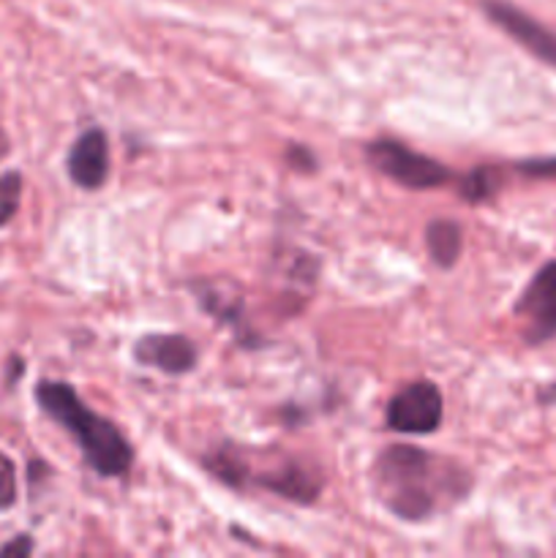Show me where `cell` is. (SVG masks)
Returning <instances> with one entry per match:
<instances>
[{"label": "cell", "instance_id": "cell-1", "mask_svg": "<svg viewBox=\"0 0 556 558\" xmlns=\"http://www.w3.org/2000/svg\"><path fill=\"white\" fill-rule=\"evenodd\" d=\"M371 483L382 505L409 523L428 521L442 507L467 499L472 488L467 469L412 445L385 447L371 469Z\"/></svg>", "mask_w": 556, "mask_h": 558}, {"label": "cell", "instance_id": "cell-2", "mask_svg": "<svg viewBox=\"0 0 556 558\" xmlns=\"http://www.w3.org/2000/svg\"><path fill=\"white\" fill-rule=\"evenodd\" d=\"M36 403L52 423H58L80 447L82 458L98 477H125L134 463V447L118 425L93 412L69 381L41 379L36 385Z\"/></svg>", "mask_w": 556, "mask_h": 558}, {"label": "cell", "instance_id": "cell-3", "mask_svg": "<svg viewBox=\"0 0 556 558\" xmlns=\"http://www.w3.org/2000/svg\"><path fill=\"white\" fill-rule=\"evenodd\" d=\"M202 466L213 480L232 490H249L256 485L262 490H270L273 496H281V499L303 507L314 505L325 485L316 469H309L298 458L276 450L254 456L249 447L232 445V441L213 447L202 458Z\"/></svg>", "mask_w": 556, "mask_h": 558}, {"label": "cell", "instance_id": "cell-4", "mask_svg": "<svg viewBox=\"0 0 556 558\" xmlns=\"http://www.w3.org/2000/svg\"><path fill=\"white\" fill-rule=\"evenodd\" d=\"M365 158H368L376 172L385 174L392 183L403 185V189L431 191L452 180V172L445 163L425 156V153L412 150V147L392 140V136H379V140L368 142Z\"/></svg>", "mask_w": 556, "mask_h": 558}, {"label": "cell", "instance_id": "cell-5", "mask_svg": "<svg viewBox=\"0 0 556 558\" xmlns=\"http://www.w3.org/2000/svg\"><path fill=\"white\" fill-rule=\"evenodd\" d=\"M442 417H445V398H442L439 387L428 379L401 387L390 398L385 412L387 428L409 436L434 434L439 430Z\"/></svg>", "mask_w": 556, "mask_h": 558}, {"label": "cell", "instance_id": "cell-6", "mask_svg": "<svg viewBox=\"0 0 556 558\" xmlns=\"http://www.w3.org/2000/svg\"><path fill=\"white\" fill-rule=\"evenodd\" d=\"M521 322V338L527 347H543L556 338V262H545L512 308Z\"/></svg>", "mask_w": 556, "mask_h": 558}, {"label": "cell", "instance_id": "cell-7", "mask_svg": "<svg viewBox=\"0 0 556 558\" xmlns=\"http://www.w3.org/2000/svg\"><path fill=\"white\" fill-rule=\"evenodd\" d=\"M483 14L494 22L499 31H505L518 47L527 49L534 60L551 65L556 71V33L548 31L543 22L529 16L510 0H480Z\"/></svg>", "mask_w": 556, "mask_h": 558}, {"label": "cell", "instance_id": "cell-8", "mask_svg": "<svg viewBox=\"0 0 556 558\" xmlns=\"http://www.w3.org/2000/svg\"><path fill=\"white\" fill-rule=\"evenodd\" d=\"M131 357L145 368H156L169 376H183L196 368V352L194 341L180 332H150L142 336L131 349Z\"/></svg>", "mask_w": 556, "mask_h": 558}, {"label": "cell", "instance_id": "cell-9", "mask_svg": "<svg viewBox=\"0 0 556 558\" xmlns=\"http://www.w3.org/2000/svg\"><path fill=\"white\" fill-rule=\"evenodd\" d=\"M65 172L82 191H98L109 178V140L101 129L82 131L65 156Z\"/></svg>", "mask_w": 556, "mask_h": 558}, {"label": "cell", "instance_id": "cell-10", "mask_svg": "<svg viewBox=\"0 0 556 558\" xmlns=\"http://www.w3.org/2000/svg\"><path fill=\"white\" fill-rule=\"evenodd\" d=\"M425 248H428L431 262L442 270H450L463 251V232L461 223L450 218H436L425 227Z\"/></svg>", "mask_w": 556, "mask_h": 558}, {"label": "cell", "instance_id": "cell-11", "mask_svg": "<svg viewBox=\"0 0 556 558\" xmlns=\"http://www.w3.org/2000/svg\"><path fill=\"white\" fill-rule=\"evenodd\" d=\"M505 185V172L494 163H483V167H474L458 180V194L469 205H483V202L494 199L496 194Z\"/></svg>", "mask_w": 556, "mask_h": 558}, {"label": "cell", "instance_id": "cell-12", "mask_svg": "<svg viewBox=\"0 0 556 558\" xmlns=\"http://www.w3.org/2000/svg\"><path fill=\"white\" fill-rule=\"evenodd\" d=\"M22 199V174L20 172H5L0 174V227L11 221L20 210Z\"/></svg>", "mask_w": 556, "mask_h": 558}, {"label": "cell", "instance_id": "cell-13", "mask_svg": "<svg viewBox=\"0 0 556 558\" xmlns=\"http://www.w3.org/2000/svg\"><path fill=\"white\" fill-rule=\"evenodd\" d=\"M518 174L529 180H556V156L545 158H527V161L512 163Z\"/></svg>", "mask_w": 556, "mask_h": 558}, {"label": "cell", "instance_id": "cell-14", "mask_svg": "<svg viewBox=\"0 0 556 558\" xmlns=\"http://www.w3.org/2000/svg\"><path fill=\"white\" fill-rule=\"evenodd\" d=\"M16 501V469L9 456L0 452V512L14 507Z\"/></svg>", "mask_w": 556, "mask_h": 558}, {"label": "cell", "instance_id": "cell-15", "mask_svg": "<svg viewBox=\"0 0 556 558\" xmlns=\"http://www.w3.org/2000/svg\"><path fill=\"white\" fill-rule=\"evenodd\" d=\"M283 158H287V163L294 169V172H303V174L316 172V167H319L314 150H311V147H305V145H298V142H292V145L287 147Z\"/></svg>", "mask_w": 556, "mask_h": 558}, {"label": "cell", "instance_id": "cell-16", "mask_svg": "<svg viewBox=\"0 0 556 558\" xmlns=\"http://www.w3.org/2000/svg\"><path fill=\"white\" fill-rule=\"evenodd\" d=\"M33 554V539L27 537V534H20V537H14L11 543H5L3 548H0V556H31Z\"/></svg>", "mask_w": 556, "mask_h": 558}, {"label": "cell", "instance_id": "cell-17", "mask_svg": "<svg viewBox=\"0 0 556 558\" xmlns=\"http://www.w3.org/2000/svg\"><path fill=\"white\" fill-rule=\"evenodd\" d=\"M537 401L543 403V407H556V381H551V385H545L543 390L537 392Z\"/></svg>", "mask_w": 556, "mask_h": 558}, {"label": "cell", "instance_id": "cell-18", "mask_svg": "<svg viewBox=\"0 0 556 558\" xmlns=\"http://www.w3.org/2000/svg\"><path fill=\"white\" fill-rule=\"evenodd\" d=\"M5 156H9V136H5V131L0 129V161H3Z\"/></svg>", "mask_w": 556, "mask_h": 558}]
</instances>
